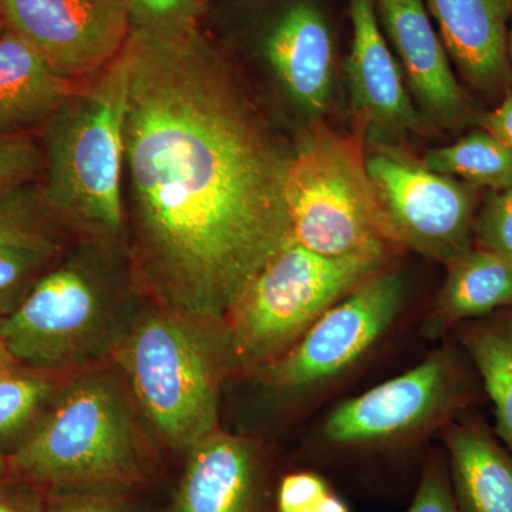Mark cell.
Returning a JSON list of instances; mask_svg holds the SVG:
<instances>
[{"label":"cell","instance_id":"obj_35","mask_svg":"<svg viewBox=\"0 0 512 512\" xmlns=\"http://www.w3.org/2000/svg\"><path fill=\"white\" fill-rule=\"evenodd\" d=\"M9 476L8 460L0 454V483Z\"/></svg>","mask_w":512,"mask_h":512},{"label":"cell","instance_id":"obj_6","mask_svg":"<svg viewBox=\"0 0 512 512\" xmlns=\"http://www.w3.org/2000/svg\"><path fill=\"white\" fill-rule=\"evenodd\" d=\"M285 197L296 244L329 256L384 252L360 134L315 119L292 151Z\"/></svg>","mask_w":512,"mask_h":512},{"label":"cell","instance_id":"obj_1","mask_svg":"<svg viewBox=\"0 0 512 512\" xmlns=\"http://www.w3.org/2000/svg\"><path fill=\"white\" fill-rule=\"evenodd\" d=\"M121 55L138 272L170 311L228 318L262 266L293 241L285 197L292 151L195 20H133Z\"/></svg>","mask_w":512,"mask_h":512},{"label":"cell","instance_id":"obj_27","mask_svg":"<svg viewBox=\"0 0 512 512\" xmlns=\"http://www.w3.org/2000/svg\"><path fill=\"white\" fill-rule=\"evenodd\" d=\"M56 251L57 247L0 248V303L28 284Z\"/></svg>","mask_w":512,"mask_h":512},{"label":"cell","instance_id":"obj_32","mask_svg":"<svg viewBox=\"0 0 512 512\" xmlns=\"http://www.w3.org/2000/svg\"><path fill=\"white\" fill-rule=\"evenodd\" d=\"M42 505L36 494L0 490V512H40Z\"/></svg>","mask_w":512,"mask_h":512},{"label":"cell","instance_id":"obj_7","mask_svg":"<svg viewBox=\"0 0 512 512\" xmlns=\"http://www.w3.org/2000/svg\"><path fill=\"white\" fill-rule=\"evenodd\" d=\"M113 305L86 268L64 265L40 278L8 318L0 340L16 362L37 369L79 366L119 345Z\"/></svg>","mask_w":512,"mask_h":512},{"label":"cell","instance_id":"obj_31","mask_svg":"<svg viewBox=\"0 0 512 512\" xmlns=\"http://www.w3.org/2000/svg\"><path fill=\"white\" fill-rule=\"evenodd\" d=\"M481 128L512 150V89L504 94L503 100L490 113L480 119Z\"/></svg>","mask_w":512,"mask_h":512},{"label":"cell","instance_id":"obj_14","mask_svg":"<svg viewBox=\"0 0 512 512\" xmlns=\"http://www.w3.org/2000/svg\"><path fill=\"white\" fill-rule=\"evenodd\" d=\"M375 2L421 111L443 127L466 124L473 117V107L451 70L424 0Z\"/></svg>","mask_w":512,"mask_h":512},{"label":"cell","instance_id":"obj_23","mask_svg":"<svg viewBox=\"0 0 512 512\" xmlns=\"http://www.w3.org/2000/svg\"><path fill=\"white\" fill-rule=\"evenodd\" d=\"M46 211L29 187L0 197V248L57 247L45 228Z\"/></svg>","mask_w":512,"mask_h":512},{"label":"cell","instance_id":"obj_9","mask_svg":"<svg viewBox=\"0 0 512 512\" xmlns=\"http://www.w3.org/2000/svg\"><path fill=\"white\" fill-rule=\"evenodd\" d=\"M473 400L457 357L434 353L403 375L338 404L322 424L323 444L333 450H367L410 439L444 421Z\"/></svg>","mask_w":512,"mask_h":512},{"label":"cell","instance_id":"obj_24","mask_svg":"<svg viewBox=\"0 0 512 512\" xmlns=\"http://www.w3.org/2000/svg\"><path fill=\"white\" fill-rule=\"evenodd\" d=\"M45 168V154L29 133H0V197L28 187Z\"/></svg>","mask_w":512,"mask_h":512},{"label":"cell","instance_id":"obj_30","mask_svg":"<svg viewBox=\"0 0 512 512\" xmlns=\"http://www.w3.org/2000/svg\"><path fill=\"white\" fill-rule=\"evenodd\" d=\"M131 19L144 23H173L195 20L197 0H123Z\"/></svg>","mask_w":512,"mask_h":512},{"label":"cell","instance_id":"obj_11","mask_svg":"<svg viewBox=\"0 0 512 512\" xmlns=\"http://www.w3.org/2000/svg\"><path fill=\"white\" fill-rule=\"evenodd\" d=\"M0 16L73 83L110 66L133 23L123 0H0Z\"/></svg>","mask_w":512,"mask_h":512},{"label":"cell","instance_id":"obj_12","mask_svg":"<svg viewBox=\"0 0 512 512\" xmlns=\"http://www.w3.org/2000/svg\"><path fill=\"white\" fill-rule=\"evenodd\" d=\"M350 18L353 40L346 70L353 113L373 143L392 147L419 128V110L384 39L375 0H350Z\"/></svg>","mask_w":512,"mask_h":512},{"label":"cell","instance_id":"obj_26","mask_svg":"<svg viewBox=\"0 0 512 512\" xmlns=\"http://www.w3.org/2000/svg\"><path fill=\"white\" fill-rule=\"evenodd\" d=\"M406 512H460L446 458L436 454L427 460L419 487Z\"/></svg>","mask_w":512,"mask_h":512},{"label":"cell","instance_id":"obj_13","mask_svg":"<svg viewBox=\"0 0 512 512\" xmlns=\"http://www.w3.org/2000/svg\"><path fill=\"white\" fill-rule=\"evenodd\" d=\"M188 453L173 512H276L254 443L214 431Z\"/></svg>","mask_w":512,"mask_h":512},{"label":"cell","instance_id":"obj_10","mask_svg":"<svg viewBox=\"0 0 512 512\" xmlns=\"http://www.w3.org/2000/svg\"><path fill=\"white\" fill-rule=\"evenodd\" d=\"M406 285L399 274L372 276L328 309L302 338L265 366L266 387L298 397L342 376L392 328Z\"/></svg>","mask_w":512,"mask_h":512},{"label":"cell","instance_id":"obj_5","mask_svg":"<svg viewBox=\"0 0 512 512\" xmlns=\"http://www.w3.org/2000/svg\"><path fill=\"white\" fill-rule=\"evenodd\" d=\"M383 261L384 252L329 256L293 241L286 245L262 266L228 315L232 365L274 362Z\"/></svg>","mask_w":512,"mask_h":512},{"label":"cell","instance_id":"obj_2","mask_svg":"<svg viewBox=\"0 0 512 512\" xmlns=\"http://www.w3.org/2000/svg\"><path fill=\"white\" fill-rule=\"evenodd\" d=\"M8 467L49 494L127 493L144 483L133 412L117 380L96 373L66 386Z\"/></svg>","mask_w":512,"mask_h":512},{"label":"cell","instance_id":"obj_28","mask_svg":"<svg viewBox=\"0 0 512 512\" xmlns=\"http://www.w3.org/2000/svg\"><path fill=\"white\" fill-rule=\"evenodd\" d=\"M329 491L325 478L312 471L288 474L276 488L275 511L308 512Z\"/></svg>","mask_w":512,"mask_h":512},{"label":"cell","instance_id":"obj_22","mask_svg":"<svg viewBox=\"0 0 512 512\" xmlns=\"http://www.w3.org/2000/svg\"><path fill=\"white\" fill-rule=\"evenodd\" d=\"M52 393L45 377L19 372L15 367L0 369V450L19 440Z\"/></svg>","mask_w":512,"mask_h":512},{"label":"cell","instance_id":"obj_15","mask_svg":"<svg viewBox=\"0 0 512 512\" xmlns=\"http://www.w3.org/2000/svg\"><path fill=\"white\" fill-rule=\"evenodd\" d=\"M458 72L485 96L512 89V0H427Z\"/></svg>","mask_w":512,"mask_h":512},{"label":"cell","instance_id":"obj_37","mask_svg":"<svg viewBox=\"0 0 512 512\" xmlns=\"http://www.w3.org/2000/svg\"><path fill=\"white\" fill-rule=\"evenodd\" d=\"M0 30H2V29H0ZM0 35H2V32H0Z\"/></svg>","mask_w":512,"mask_h":512},{"label":"cell","instance_id":"obj_25","mask_svg":"<svg viewBox=\"0 0 512 512\" xmlns=\"http://www.w3.org/2000/svg\"><path fill=\"white\" fill-rule=\"evenodd\" d=\"M478 247L512 259V187L490 191L474 222Z\"/></svg>","mask_w":512,"mask_h":512},{"label":"cell","instance_id":"obj_4","mask_svg":"<svg viewBox=\"0 0 512 512\" xmlns=\"http://www.w3.org/2000/svg\"><path fill=\"white\" fill-rule=\"evenodd\" d=\"M177 312L137 320L117 345L121 366L141 410L161 439L190 451L217 431L218 390L232 365L228 333Z\"/></svg>","mask_w":512,"mask_h":512},{"label":"cell","instance_id":"obj_18","mask_svg":"<svg viewBox=\"0 0 512 512\" xmlns=\"http://www.w3.org/2000/svg\"><path fill=\"white\" fill-rule=\"evenodd\" d=\"M460 512H512V451L484 424L461 421L444 436Z\"/></svg>","mask_w":512,"mask_h":512},{"label":"cell","instance_id":"obj_33","mask_svg":"<svg viewBox=\"0 0 512 512\" xmlns=\"http://www.w3.org/2000/svg\"><path fill=\"white\" fill-rule=\"evenodd\" d=\"M308 512H350V510L342 498L333 491H329Z\"/></svg>","mask_w":512,"mask_h":512},{"label":"cell","instance_id":"obj_17","mask_svg":"<svg viewBox=\"0 0 512 512\" xmlns=\"http://www.w3.org/2000/svg\"><path fill=\"white\" fill-rule=\"evenodd\" d=\"M45 56L18 33L0 35V133H29L76 93Z\"/></svg>","mask_w":512,"mask_h":512},{"label":"cell","instance_id":"obj_19","mask_svg":"<svg viewBox=\"0 0 512 512\" xmlns=\"http://www.w3.org/2000/svg\"><path fill=\"white\" fill-rule=\"evenodd\" d=\"M447 266L436 311L427 323L430 335L511 308L512 259L478 247L467 249Z\"/></svg>","mask_w":512,"mask_h":512},{"label":"cell","instance_id":"obj_8","mask_svg":"<svg viewBox=\"0 0 512 512\" xmlns=\"http://www.w3.org/2000/svg\"><path fill=\"white\" fill-rule=\"evenodd\" d=\"M383 237L448 264L471 248L478 188L392 147L366 158Z\"/></svg>","mask_w":512,"mask_h":512},{"label":"cell","instance_id":"obj_20","mask_svg":"<svg viewBox=\"0 0 512 512\" xmlns=\"http://www.w3.org/2000/svg\"><path fill=\"white\" fill-rule=\"evenodd\" d=\"M460 335L494 404L498 437L512 451V306L464 322Z\"/></svg>","mask_w":512,"mask_h":512},{"label":"cell","instance_id":"obj_34","mask_svg":"<svg viewBox=\"0 0 512 512\" xmlns=\"http://www.w3.org/2000/svg\"><path fill=\"white\" fill-rule=\"evenodd\" d=\"M16 360L13 359V356L10 355L9 350L6 349V346L3 345L2 340H0V369L2 367H10L15 365Z\"/></svg>","mask_w":512,"mask_h":512},{"label":"cell","instance_id":"obj_16","mask_svg":"<svg viewBox=\"0 0 512 512\" xmlns=\"http://www.w3.org/2000/svg\"><path fill=\"white\" fill-rule=\"evenodd\" d=\"M266 59L286 93L313 119L328 109L335 72L333 37L325 16L311 2H298L275 23Z\"/></svg>","mask_w":512,"mask_h":512},{"label":"cell","instance_id":"obj_36","mask_svg":"<svg viewBox=\"0 0 512 512\" xmlns=\"http://www.w3.org/2000/svg\"><path fill=\"white\" fill-rule=\"evenodd\" d=\"M508 50H510V59L512 64V19H511V26H510V37H508Z\"/></svg>","mask_w":512,"mask_h":512},{"label":"cell","instance_id":"obj_3","mask_svg":"<svg viewBox=\"0 0 512 512\" xmlns=\"http://www.w3.org/2000/svg\"><path fill=\"white\" fill-rule=\"evenodd\" d=\"M127 69L123 55L79 89L46 124V210L97 237L123 229L121 171Z\"/></svg>","mask_w":512,"mask_h":512},{"label":"cell","instance_id":"obj_21","mask_svg":"<svg viewBox=\"0 0 512 512\" xmlns=\"http://www.w3.org/2000/svg\"><path fill=\"white\" fill-rule=\"evenodd\" d=\"M421 163L434 173L477 188L500 191L512 187V150L484 128L450 146L427 151Z\"/></svg>","mask_w":512,"mask_h":512},{"label":"cell","instance_id":"obj_29","mask_svg":"<svg viewBox=\"0 0 512 512\" xmlns=\"http://www.w3.org/2000/svg\"><path fill=\"white\" fill-rule=\"evenodd\" d=\"M40 512H138L126 493L50 494Z\"/></svg>","mask_w":512,"mask_h":512}]
</instances>
